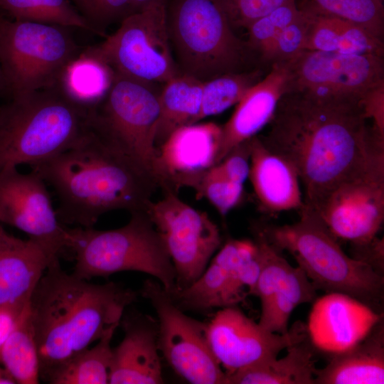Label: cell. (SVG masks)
<instances>
[{
	"label": "cell",
	"instance_id": "cell-45",
	"mask_svg": "<svg viewBox=\"0 0 384 384\" xmlns=\"http://www.w3.org/2000/svg\"><path fill=\"white\" fill-rule=\"evenodd\" d=\"M4 90H5L4 80L1 69L0 67V94L2 93V92Z\"/></svg>",
	"mask_w": 384,
	"mask_h": 384
},
{
	"label": "cell",
	"instance_id": "cell-9",
	"mask_svg": "<svg viewBox=\"0 0 384 384\" xmlns=\"http://www.w3.org/2000/svg\"><path fill=\"white\" fill-rule=\"evenodd\" d=\"M91 47L115 73L136 80L164 84L181 73L170 44L165 1L127 16L114 33Z\"/></svg>",
	"mask_w": 384,
	"mask_h": 384
},
{
	"label": "cell",
	"instance_id": "cell-18",
	"mask_svg": "<svg viewBox=\"0 0 384 384\" xmlns=\"http://www.w3.org/2000/svg\"><path fill=\"white\" fill-rule=\"evenodd\" d=\"M314 302L307 336L312 346L331 356L358 344L383 319L380 312L346 294L328 292Z\"/></svg>",
	"mask_w": 384,
	"mask_h": 384
},
{
	"label": "cell",
	"instance_id": "cell-19",
	"mask_svg": "<svg viewBox=\"0 0 384 384\" xmlns=\"http://www.w3.org/2000/svg\"><path fill=\"white\" fill-rule=\"evenodd\" d=\"M120 323L124 336L112 351L109 383H163L158 324L135 312L123 314Z\"/></svg>",
	"mask_w": 384,
	"mask_h": 384
},
{
	"label": "cell",
	"instance_id": "cell-34",
	"mask_svg": "<svg viewBox=\"0 0 384 384\" xmlns=\"http://www.w3.org/2000/svg\"><path fill=\"white\" fill-rule=\"evenodd\" d=\"M228 273L211 261L203 273L188 287L170 294L181 308L206 310L225 307Z\"/></svg>",
	"mask_w": 384,
	"mask_h": 384
},
{
	"label": "cell",
	"instance_id": "cell-38",
	"mask_svg": "<svg viewBox=\"0 0 384 384\" xmlns=\"http://www.w3.org/2000/svg\"><path fill=\"white\" fill-rule=\"evenodd\" d=\"M78 13L92 26L97 35L105 36L111 23L132 14L130 0H69Z\"/></svg>",
	"mask_w": 384,
	"mask_h": 384
},
{
	"label": "cell",
	"instance_id": "cell-16",
	"mask_svg": "<svg viewBox=\"0 0 384 384\" xmlns=\"http://www.w3.org/2000/svg\"><path fill=\"white\" fill-rule=\"evenodd\" d=\"M213 355L230 373L255 363L277 358L289 346L308 337L306 327L296 322L285 334L272 333L234 306L223 307L207 324Z\"/></svg>",
	"mask_w": 384,
	"mask_h": 384
},
{
	"label": "cell",
	"instance_id": "cell-4",
	"mask_svg": "<svg viewBox=\"0 0 384 384\" xmlns=\"http://www.w3.org/2000/svg\"><path fill=\"white\" fill-rule=\"evenodd\" d=\"M299 210L294 223L265 225L255 232L278 251L289 252L316 289L346 294L374 309L383 297L382 274L348 256L314 210L304 204Z\"/></svg>",
	"mask_w": 384,
	"mask_h": 384
},
{
	"label": "cell",
	"instance_id": "cell-12",
	"mask_svg": "<svg viewBox=\"0 0 384 384\" xmlns=\"http://www.w3.org/2000/svg\"><path fill=\"white\" fill-rule=\"evenodd\" d=\"M142 295L158 317V343L171 368L193 384H225L226 373L213 355L207 337V324L182 312L162 285L147 279Z\"/></svg>",
	"mask_w": 384,
	"mask_h": 384
},
{
	"label": "cell",
	"instance_id": "cell-5",
	"mask_svg": "<svg viewBox=\"0 0 384 384\" xmlns=\"http://www.w3.org/2000/svg\"><path fill=\"white\" fill-rule=\"evenodd\" d=\"M56 86L11 98L0 107V171L43 162L72 146L90 113Z\"/></svg>",
	"mask_w": 384,
	"mask_h": 384
},
{
	"label": "cell",
	"instance_id": "cell-46",
	"mask_svg": "<svg viewBox=\"0 0 384 384\" xmlns=\"http://www.w3.org/2000/svg\"><path fill=\"white\" fill-rule=\"evenodd\" d=\"M5 230L3 228V227L1 226V223H0V235Z\"/></svg>",
	"mask_w": 384,
	"mask_h": 384
},
{
	"label": "cell",
	"instance_id": "cell-10",
	"mask_svg": "<svg viewBox=\"0 0 384 384\" xmlns=\"http://www.w3.org/2000/svg\"><path fill=\"white\" fill-rule=\"evenodd\" d=\"M157 85L114 73L105 99L91 112L93 122L153 176L161 90Z\"/></svg>",
	"mask_w": 384,
	"mask_h": 384
},
{
	"label": "cell",
	"instance_id": "cell-40",
	"mask_svg": "<svg viewBox=\"0 0 384 384\" xmlns=\"http://www.w3.org/2000/svg\"><path fill=\"white\" fill-rule=\"evenodd\" d=\"M250 140L234 147L218 163L223 174L228 179L242 185L248 178L250 174Z\"/></svg>",
	"mask_w": 384,
	"mask_h": 384
},
{
	"label": "cell",
	"instance_id": "cell-24",
	"mask_svg": "<svg viewBox=\"0 0 384 384\" xmlns=\"http://www.w3.org/2000/svg\"><path fill=\"white\" fill-rule=\"evenodd\" d=\"M304 9L309 14L304 50L383 57V39L364 28Z\"/></svg>",
	"mask_w": 384,
	"mask_h": 384
},
{
	"label": "cell",
	"instance_id": "cell-42",
	"mask_svg": "<svg viewBox=\"0 0 384 384\" xmlns=\"http://www.w3.org/2000/svg\"><path fill=\"white\" fill-rule=\"evenodd\" d=\"M28 302L0 305V352Z\"/></svg>",
	"mask_w": 384,
	"mask_h": 384
},
{
	"label": "cell",
	"instance_id": "cell-31",
	"mask_svg": "<svg viewBox=\"0 0 384 384\" xmlns=\"http://www.w3.org/2000/svg\"><path fill=\"white\" fill-rule=\"evenodd\" d=\"M0 14L17 20L78 28L97 34L69 0H0Z\"/></svg>",
	"mask_w": 384,
	"mask_h": 384
},
{
	"label": "cell",
	"instance_id": "cell-17",
	"mask_svg": "<svg viewBox=\"0 0 384 384\" xmlns=\"http://www.w3.org/2000/svg\"><path fill=\"white\" fill-rule=\"evenodd\" d=\"M222 140V126L191 124L173 132L157 149L153 174L162 191L178 193L182 187L196 191L215 164Z\"/></svg>",
	"mask_w": 384,
	"mask_h": 384
},
{
	"label": "cell",
	"instance_id": "cell-35",
	"mask_svg": "<svg viewBox=\"0 0 384 384\" xmlns=\"http://www.w3.org/2000/svg\"><path fill=\"white\" fill-rule=\"evenodd\" d=\"M196 191L197 197L206 198L220 215H225L240 203L243 185L228 179L218 164L204 176Z\"/></svg>",
	"mask_w": 384,
	"mask_h": 384
},
{
	"label": "cell",
	"instance_id": "cell-27",
	"mask_svg": "<svg viewBox=\"0 0 384 384\" xmlns=\"http://www.w3.org/2000/svg\"><path fill=\"white\" fill-rule=\"evenodd\" d=\"M203 82L180 73L164 84L154 144L157 149L179 127L196 122L202 102Z\"/></svg>",
	"mask_w": 384,
	"mask_h": 384
},
{
	"label": "cell",
	"instance_id": "cell-7",
	"mask_svg": "<svg viewBox=\"0 0 384 384\" xmlns=\"http://www.w3.org/2000/svg\"><path fill=\"white\" fill-rule=\"evenodd\" d=\"M231 24L225 0H176L167 26L181 73L206 82L241 71L247 46Z\"/></svg>",
	"mask_w": 384,
	"mask_h": 384
},
{
	"label": "cell",
	"instance_id": "cell-22",
	"mask_svg": "<svg viewBox=\"0 0 384 384\" xmlns=\"http://www.w3.org/2000/svg\"><path fill=\"white\" fill-rule=\"evenodd\" d=\"M50 265L48 257L36 242L4 230L0 235V305L28 302Z\"/></svg>",
	"mask_w": 384,
	"mask_h": 384
},
{
	"label": "cell",
	"instance_id": "cell-21",
	"mask_svg": "<svg viewBox=\"0 0 384 384\" xmlns=\"http://www.w3.org/2000/svg\"><path fill=\"white\" fill-rule=\"evenodd\" d=\"M249 178L262 211L277 213L304 205L299 177L294 166L269 149L261 138L250 139Z\"/></svg>",
	"mask_w": 384,
	"mask_h": 384
},
{
	"label": "cell",
	"instance_id": "cell-2",
	"mask_svg": "<svg viewBox=\"0 0 384 384\" xmlns=\"http://www.w3.org/2000/svg\"><path fill=\"white\" fill-rule=\"evenodd\" d=\"M55 191L63 224L92 228L117 210L146 211L159 188L153 175L90 119L70 148L31 166Z\"/></svg>",
	"mask_w": 384,
	"mask_h": 384
},
{
	"label": "cell",
	"instance_id": "cell-41",
	"mask_svg": "<svg viewBox=\"0 0 384 384\" xmlns=\"http://www.w3.org/2000/svg\"><path fill=\"white\" fill-rule=\"evenodd\" d=\"M363 117L384 136V83L370 91L361 102Z\"/></svg>",
	"mask_w": 384,
	"mask_h": 384
},
{
	"label": "cell",
	"instance_id": "cell-36",
	"mask_svg": "<svg viewBox=\"0 0 384 384\" xmlns=\"http://www.w3.org/2000/svg\"><path fill=\"white\" fill-rule=\"evenodd\" d=\"M299 8V16L260 52L265 60L272 64L283 63L304 50L309 14L306 9Z\"/></svg>",
	"mask_w": 384,
	"mask_h": 384
},
{
	"label": "cell",
	"instance_id": "cell-37",
	"mask_svg": "<svg viewBox=\"0 0 384 384\" xmlns=\"http://www.w3.org/2000/svg\"><path fill=\"white\" fill-rule=\"evenodd\" d=\"M300 12L301 9L296 0H290L255 20L246 27L249 33V46L260 53L280 31L299 16Z\"/></svg>",
	"mask_w": 384,
	"mask_h": 384
},
{
	"label": "cell",
	"instance_id": "cell-3",
	"mask_svg": "<svg viewBox=\"0 0 384 384\" xmlns=\"http://www.w3.org/2000/svg\"><path fill=\"white\" fill-rule=\"evenodd\" d=\"M137 293L114 282L90 283L49 266L34 288L28 309L37 344L40 378L117 327Z\"/></svg>",
	"mask_w": 384,
	"mask_h": 384
},
{
	"label": "cell",
	"instance_id": "cell-11",
	"mask_svg": "<svg viewBox=\"0 0 384 384\" xmlns=\"http://www.w3.org/2000/svg\"><path fill=\"white\" fill-rule=\"evenodd\" d=\"M288 91L321 99L361 105L384 83L382 56L304 50L283 62Z\"/></svg>",
	"mask_w": 384,
	"mask_h": 384
},
{
	"label": "cell",
	"instance_id": "cell-20",
	"mask_svg": "<svg viewBox=\"0 0 384 384\" xmlns=\"http://www.w3.org/2000/svg\"><path fill=\"white\" fill-rule=\"evenodd\" d=\"M287 89L285 65L282 63L272 64L267 75L247 91L237 103L230 118L222 126L217 164L234 147L255 137L270 123Z\"/></svg>",
	"mask_w": 384,
	"mask_h": 384
},
{
	"label": "cell",
	"instance_id": "cell-28",
	"mask_svg": "<svg viewBox=\"0 0 384 384\" xmlns=\"http://www.w3.org/2000/svg\"><path fill=\"white\" fill-rule=\"evenodd\" d=\"M316 290L304 272L299 267L291 265L275 294L261 306L258 324L272 333H287L294 309L302 304L314 302Z\"/></svg>",
	"mask_w": 384,
	"mask_h": 384
},
{
	"label": "cell",
	"instance_id": "cell-8",
	"mask_svg": "<svg viewBox=\"0 0 384 384\" xmlns=\"http://www.w3.org/2000/svg\"><path fill=\"white\" fill-rule=\"evenodd\" d=\"M69 28L0 14V67L11 98L53 88L82 50Z\"/></svg>",
	"mask_w": 384,
	"mask_h": 384
},
{
	"label": "cell",
	"instance_id": "cell-15",
	"mask_svg": "<svg viewBox=\"0 0 384 384\" xmlns=\"http://www.w3.org/2000/svg\"><path fill=\"white\" fill-rule=\"evenodd\" d=\"M46 186L33 170L28 174L17 168L0 171V223L26 233L52 265L69 250L68 228L60 221Z\"/></svg>",
	"mask_w": 384,
	"mask_h": 384
},
{
	"label": "cell",
	"instance_id": "cell-32",
	"mask_svg": "<svg viewBox=\"0 0 384 384\" xmlns=\"http://www.w3.org/2000/svg\"><path fill=\"white\" fill-rule=\"evenodd\" d=\"M260 80V73L255 70L226 73L203 82L201 107L196 123L237 104Z\"/></svg>",
	"mask_w": 384,
	"mask_h": 384
},
{
	"label": "cell",
	"instance_id": "cell-25",
	"mask_svg": "<svg viewBox=\"0 0 384 384\" xmlns=\"http://www.w3.org/2000/svg\"><path fill=\"white\" fill-rule=\"evenodd\" d=\"M286 349L282 358L259 361L226 374L225 384H314L316 368L309 338Z\"/></svg>",
	"mask_w": 384,
	"mask_h": 384
},
{
	"label": "cell",
	"instance_id": "cell-1",
	"mask_svg": "<svg viewBox=\"0 0 384 384\" xmlns=\"http://www.w3.org/2000/svg\"><path fill=\"white\" fill-rule=\"evenodd\" d=\"M270 124L261 139L294 166L311 209L342 181L384 159V136L365 119L361 105L288 91Z\"/></svg>",
	"mask_w": 384,
	"mask_h": 384
},
{
	"label": "cell",
	"instance_id": "cell-26",
	"mask_svg": "<svg viewBox=\"0 0 384 384\" xmlns=\"http://www.w3.org/2000/svg\"><path fill=\"white\" fill-rule=\"evenodd\" d=\"M114 77L111 67L89 46L68 63L57 87L71 102L92 111L105 99Z\"/></svg>",
	"mask_w": 384,
	"mask_h": 384
},
{
	"label": "cell",
	"instance_id": "cell-39",
	"mask_svg": "<svg viewBox=\"0 0 384 384\" xmlns=\"http://www.w3.org/2000/svg\"><path fill=\"white\" fill-rule=\"evenodd\" d=\"M290 0H225L232 22L247 27Z\"/></svg>",
	"mask_w": 384,
	"mask_h": 384
},
{
	"label": "cell",
	"instance_id": "cell-14",
	"mask_svg": "<svg viewBox=\"0 0 384 384\" xmlns=\"http://www.w3.org/2000/svg\"><path fill=\"white\" fill-rule=\"evenodd\" d=\"M312 210L353 250L372 244L384 220V160L342 181Z\"/></svg>",
	"mask_w": 384,
	"mask_h": 384
},
{
	"label": "cell",
	"instance_id": "cell-29",
	"mask_svg": "<svg viewBox=\"0 0 384 384\" xmlns=\"http://www.w3.org/2000/svg\"><path fill=\"white\" fill-rule=\"evenodd\" d=\"M117 327L110 329L93 347H88L58 368L48 378L51 384L109 383L112 361L111 341Z\"/></svg>",
	"mask_w": 384,
	"mask_h": 384
},
{
	"label": "cell",
	"instance_id": "cell-23",
	"mask_svg": "<svg viewBox=\"0 0 384 384\" xmlns=\"http://www.w3.org/2000/svg\"><path fill=\"white\" fill-rule=\"evenodd\" d=\"M384 383V329L383 319L358 344L332 356L322 369H316L314 384Z\"/></svg>",
	"mask_w": 384,
	"mask_h": 384
},
{
	"label": "cell",
	"instance_id": "cell-30",
	"mask_svg": "<svg viewBox=\"0 0 384 384\" xmlns=\"http://www.w3.org/2000/svg\"><path fill=\"white\" fill-rule=\"evenodd\" d=\"M0 363L16 383H39V357L28 304L1 350Z\"/></svg>",
	"mask_w": 384,
	"mask_h": 384
},
{
	"label": "cell",
	"instance_id": "cell-44",
	"mask_svg": "<svg viewBox=\"0 0 384 384\" xmlns=\"http://www.w3.org/2000/svg\"><path fill=\"white\" fill-rule=\"evenodd\" d=\"M0 384H16L14 380L0 363Z\"/></svg>",
	"mask_w": 384,
	"mask_h": 384
},
{
	"label": "cell",
	"instance_id": "cell-43",
	"mask_svg": "<svg viewBox=\"0 0 384 384\" xmlns=\"http://www.w3.org/2000/svg\"><path fill=\"white\" fill-rule=\"evenodd\" d=\"M165 0H130L132 12L138 11L155 2Z\"/></svg>",
	"mask_w": 384,
	"mask_h": 384
},
{
	"label": "cell",
	"instance_id": "cell-6",
	"mask_svg": "<svg viewBox=\"0 0 384 384\" xmlns=\"http://www.w3.org/2000/svg\"><path fill=\"white\" fill-rule=\"evenodd\" d=\"M68 239L75 260L73 274L80 278L136 271L156 279L169 294L176 290L174 267L146 211L131 213L127 224L113 230L68 228Z\"/></svg>",
	"mask_w": 384,
	"mask_h": 384
},
{
	"label": "cell",
	"instance_id": "cell-33",
	"mask_svg": "<svg viewBox=\"0 0 384 384\" xmlns=\"http://www.w3.org/2000/svg\"><path fill=\"white\" fill-rule=\"evenodd\" d=\"M299 6L317 14L353 22L375 36L383 38L384 9L382 0H304Z\"/></svg>",
	"mask_w": 384,
	"mask_h": 384
},
{
	"label": "cell",
	"instance_id": "cell-13",
	"mask_svg": "<svg viewBox=\"0 0 384 384\" xmlns=\"http://www.w3.org/2000/svg\"><path fill=\"white\" fill-rule=\"evenodd\" d=\"M151 201L146 213L160 234L176 272V291L193 282L221 244L217 225L172 191ZM174 293V292H173ZM172 293V294H173Z\"/></svg>",
	"mask_w": 384,
	"mask_h": 384
}]
</instances>
